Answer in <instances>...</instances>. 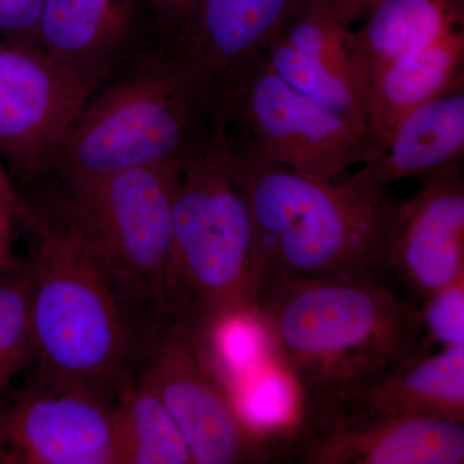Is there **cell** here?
Segmentation results:
<instances>
[{
  "label": "cell",
  "mask_w": 464,
  "mask_h": 464,
  "mask_svg": "<svg viewBox=\"0 0 464 464\" xmlns=\"http://www.w3.org/2000/svg\"><path fill=\"white\" fill-rule=\"evenodd\" d=\"M29 262L35 365L33 382L115 401L136 378L167 317L116 273L72 225L45 212Z\"/></svg>",
  "instance_id": "cell-1"
},
{
  "label": "cell",
  "mask_w": 464,
  "mask_h": 464,
  "mask_svg": "<svg viewBox=\"0 0 464 464\" xmlns=\"http://www.w3.org/2000/svg\"><path fill=\"white\" fill-rule=\"evenodd\" d=\"M222 94L173 39L100 85L57 150L58 182L128 168L183 169L225 145Z\"/></svg>",
  "instance_id": "cell-2"
},
{
  "label": "cell",
  "mask_w": 464,
  "mask_h": 464,
  "mask_svg": "<svg viewBox=\"0 0 464 464\" xmlns=\"http://www.w3.org/2000/svg\"><path fill=\"white\" fill-rule=\"evenodd\" d=\"M219 157L248 204L261 283H386L387 246L401 201L262 160L228 140Z\"/></svg>",
  "instance_id": "cell-3"
},
{
  "label": "cell",
  "mask_w": 464,
  "mask_h": 464,
  "mask_svg": "<svg viewBox=\"0 0 464 464\" xmlns=\"http://www.w3.org/2000/svg\"><path fill=\"white\" fill-rule=\"evenodd\" d=\"M256 314L299 398L331 395L417 353L418 308L386 283L265 280Z\"/></svg>",
  "instance_id": "cell-4"
},
{
  "label": "cell",
  "mask_w": 464,
  "mask_h": 464,
  "mask_svg": "<svg viewBox=\"0 0 464 464\" xmlns=\"http://www.w3.org/2000/svg\"><path fill=\"white\" fill-rule=\"evenodd\" d=\"M219 150L177 177L164 290L167 319L207 340L227 320L255 313L261 285L252 216Z\"/></svg>",
  "instance_id": "cell-5"
},
{
  "label": "cell",
  "mask_w": 464,
  "mask_h": 464,
  "mask_svg": "<svg viewBox=\"0 0 464 464\" xmlns=\"http://www.w3.org/2000/svg\"><path fill=\"white\" fill-rule=\"evenodd\" d=\"M179 170L154 164L58 182L45 209L81 232L164 316Z\"/></svg>",
  "instance_id": "cell-6"
},
{
  "label": "cell",
  "mask_w": 464,
  "mask_h": 464,
  "mask_svg": "<svg viewBox=\"0 0 464 464\" xmlns=\"http://www.w3.org/2000/svg\"><path fill=\"white\" fill-rule=\"evenodd\" d=\"M226 128L240 136L237 148L323 181H333L353 164L373 159L364 125L348 121L289 87L264 54L240 70L222 94Z\"/></svg>",
  "instance_id": "cell-7"
},
{
  "label": "cell",
  "mask_w": 464,
  "mask_h": 464,
  "mask_svg": "<svg viewBox=\"0 0 464 464\" xmlns=\"http://www.w3.org/2000/svg\"><path fill=\"white\" fill-rule=\"evenodd\" d=\"M160 399L194 464L273 463L270 438L241 415L209 340L167 319L136 375Z\"/></svg>",
  "instance_id": "cell-8"
},
{
  "label": "cell",
  "mask_w": 464,
  "mask_h": 464,
  "mask_svg": "<svg viewBox=\"0 0 464 464\" xmlns=\"http://www.w3.org/2000/svg\"><path fill=\"white\" fill-rule=\"evenodd\" d=\"M271 444L275 462L463 464L464 424L356 413L325 400L298 399L295 420Z\"/></svg>",
  "instance_id": "cell-9"
},
{
  "label": "cell",
  "mask_w": 464,
  "mask_h": 464,
  "mask_svg": "<svg viewBox=\"0 0 464 464\" xmlns=\"http://www.w3.org/2000/svg\"><path fill=\"white\" fill-rule=\"evenodd\" d=\"M100 83L38 47L0 41V158L18 179L50 173L57 150Z\"/></svg>",
  "instance_id": "cell-10"
},
{
  "label": "cell",
  "mask_w": 464,
  "mask_h": 464,
  "mask_svg": "<svg viewBox=\"0 0 464 464\" xmlns=\"http://www.w3.org/2000/svg\"><path fill=\"white\" fill-rule=\"evenodd\" d=\"M0 464H119L115 401L63 384L5 387Z\"/></svg>",
  "instance_id": "cell-11"
},
{
  "label": "cell",
  "mask_w": 464,
  "mask_h": 464,
  "mask_svg": "<svg viewBox=\"0 0 464 464\" xmlns=\"http://www.w3.org/2000/svg\"><path fill=\"white\" fill-rule=\"evenodd\" d=\"M164 39L151 0H45L38 48L102 84Z\"/></svg>",
  "instance_id": "cell-12"
},
{
  "label": "cell",
  "mask_w": 464,
  "mask_h": 464,
  "mask_svg": "<svg viewBox=\"0 0 464 464\" xmlns=\"http://www.w3.org/2000/svg\"><path fill=\"white\" fill-rule=\"evenodd\" d=\"M401 201L387 246V267L422 298L464 275V177L460 164L423 176Z\"/></svg>",
  "instance_id": "cell-13"
},
{
  "label": "cell",
  "mask_w": 464,
  "mask_h": 464,
  "mask_svg": "<svg viewBox=\"0 0 464 464\" xmlns=\"http://www.w3.org/2000/svg\"><path fill=\"white\" fill-rule=\"evenodd\" d=\"M310 398L356 413L464 422V346L408 357L347 389Z\"/></svg>",
  "instance_id": "cell-14"
},
{
  "label": "cell",
  "mask_w": 464,
  "mask_h": 464,
  "mask_svg": "<svg viewBox=\"0 0 464 464\" xmlns=\"http://www.w3.org/2000/svg\"><path fill=\"white\" fill-rule=\"evenodd\" d=\"M302 0H195L174 41L224 93L240 70L262 56Z\"/></svg>",
  "instance_id": "cell-15"
},
{
  "label": "cell",
  "mask_w": 464,
  "mask_h": 464,
  "mask_svg": "<svg viewBox=\"0 0 464 464\" xmlns=\"http://www.w3.org/2000/svg\"><path fill=\"white\" fill-rule=\"evenodd\" d=\"M464 157V87L449 91L405 116L383 154L347 181L369 194L389 192L392 183L459 164Z\"/></svg>",
  "instance_id": "cell-16"
},
{
  "label": "cell",
  "mask_w": 464,
  "mask_h": 464,
  "mask_svg": "<svg viewBox=\"0 0 464 464\" xmlns=\"http://www.w3.org/2000/svg\"><path fill=\"white\" fill-rule=\"evenodd\" d=\"M464 87V26L445 33L387 66L366 90L373 159L383 154L400 121L449 91Z\"/></svg>",
  "instance_id": "cell-17"
},
{
  "label": "cell",
  "mask_w": 464,
  "mask_h": 464,
  "mask_svg": "<svg viewBox=\"0 0 464 464\" xmlns=\"http://www.w3.org/2000/svg\"><path fill=\"white\" fill-rule=\"evenodd\" d=\"M362 21L353 50L368 90L391 63L464 26V0H381Z\"/></svg>",
  "instance_id": "cell-18"
},
{
  "label": "cell",
  "mask_w": 464,
  "mask_h": 464,
  "mask_svg": "<svg viewBox=\"0 0 464 464\" xmlns=\"http://www.w3.org/2000/svg\"><path fill=\"white\" fill-rule=\"evenodd\" d=\"M119 464H194L172 415L139 378L115 399Z\"/></svg>",
  "instance_id": "cell-19"
},
{
  "label": "cell",
  "mask_w": 464,
  "mask_h": 464,
  "mask_svg": "<svg viewBox=\"0 0 464 464\" xmlns=\"http://www.w3.org/2000/svg\"><path fill=\"white\" fill-rule=\"evenodd\" d=\"M351 26L338 0H302L284 21L277 35L299 53L353 79L366 90L353 54Z\"/></svg>",
  "instance_id": "cell-20"
},
{
  "label": "cell",
  "mask_w": 464,
  "mask_h": 464,
  "mask_svg": "<svg viewBox=\"0 0 464 464\" xmlns=\"http://www.w3.org/2000/svg\"><path fill=\"white\" fill-rule=\"evenodd\" d=\"M264 56L275 74L304 97L368 128L366 90L362 84L299 53L282 36L275 35Z\"/></svg>",
  "instance_id": "cell-21"
},
{
  "label": "cell",
  "mask_w": 464,
  "mask_h": 464,
  "mask_svg": "<svg viewBox=\"0 0 464 464\" xmlns=\"http://www.w3.org/2000/svg\"><path fill=\"white\" fill-rule=\"evenodd\" d=\"M33 280L29 262L0 275V390L35 359Z\"/></svg>",
  "instance_id": "cell-22"
},
{
  "label": "cell",
  "mask_w": 464,
  "mask_h": 464,
  "mask_svg": "<svg viewBox=\"0 0 464 464\" xmlns=\"http://www.w3.org/2000/svg\"><path fill=\"white\" fill-rule=\"evenodd\" d=\"M423 306L418 308L422 343L417 353H427V346H464V275L444 288L423 298Z\"/></svg>",
  "instance_id": "cell-23"
},
{
  "label": "cell",
  "mask_w": 464,
  "mask_h": 464,
  "mask_svg": "<svg viewBox=\"0 0 464 464\" xmlns=\"http://www.w3.org/2000/svg\"><path fill=\"white\" fill-rule=\"evenodd\" d=\"M45 0H0V41L38 47Z\"/></svg>",
  "instance_id": "cell-24"
},
{
  "label": "cell",
  "mask_w": 464,
  "mask_h": 464,
  "mask_svg": "<svg viewBox=\"0 0 464 464\" xmlns=\"http://www.w3.org/2000/svg\"><path fill=\"white\" fill-rule=\"evenodd\" d=\"M159 29L166 38L179 35L190 17L195 0H151Z\"/></svg>",
  "instance_id": "cell-25"
},
{
  "label": "cell",
  "mask_w": 464,
  "mask_h": 464,
  "mask_svg": "<svg viewBox=\"0 0 464 464\" xmlns=\"http://www.w3.org/2000/svg\"><path fill=\"white\" fill-rule=\"evenodd\" d=\"M0 204L11 208L25 227L29 228L34 234H38L42 227V219L35 208L30 206L25 198L20 194L12 181L7 170L0 163Z\"/></svg>",
  "instance_id": "cell-26"
},
{
  "label": "cell",
  "mask_w": 464,
  "mask_h": 464,
  "mask_svg": "<svg viewBox=\"0 0 464 464\" xmlns=\"http://www.w3.org/2000/svg\"><path fill=\"white\" fill-rule=\"evenodd\" d=\"M17 224L23 225L20 217L11 208L0 204V275L7 273L21 261L14 250V230Z\"/></svg>",
  "instance_id": "cell-27"
},
{
  "label": "cell",
  "mask_w": 464,
  "mask_h": 464,
  "mask_svg": "<svg viewBox=\"0 0 464 464\" xmlns=\"http://www.w3.org/2000/svg\"><path fill=\"white\" fill-rule=\"evenodd\" d=\"M380 2L381 0H338V5L348 23L353 24L364 20Z\"/></svg>",
  "instance_id": "cell-28"
}]
</instances>
